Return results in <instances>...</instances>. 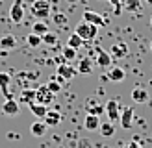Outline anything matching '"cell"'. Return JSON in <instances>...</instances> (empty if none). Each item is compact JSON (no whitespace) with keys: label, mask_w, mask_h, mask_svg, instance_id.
<instances>
[{"label":"cell","mask_w":152,"mask_h":148,"mask_svg":"<svg viewBox=\"0 0 152 148\" xmlns=\"http://www.w3.org/2000/svg\"><path fill=\"white\" fill-rule=\"evenodd\" d=\"M30 11L37 19H47L50 15V2L48 0H34L30 6Z\"/></svg>","instance_id":"cell-2"},{"label":"cell","mask_w":152,"mask_h":148,"mask_svg":"<svg viewBox=\"0 0 152 148\" xmlns=\"http://www.w3.org/2000/svg\"><path fill=\"white\" fill-rule=\"evenodd\" d=\"M61 56L67 59V61H69V59H74V57H76V50H74V48H71V46H67V44H65V48L61 50Z\"/></svg>","instance_id":"cell-31"},{"label":"cell","mask_w":152,"mask_h":148,"mask_svg":"<svg viewBox=\"0 0 152 148\" xmlns=\"http://www.w3.org/2000/svg\"><path fill=\"white\" fill-rule=\"evenodd\" d=\"M121 126H123L124 130H130L132 124H134V107H124L121 111Z\"/></svg>","instance_id":"cell-8"},{"label":"cell","mask_w":152,"mask_h":148,"mask_svg":"<svg viewBox=\"0 0 152 148\" xmlns=\"http://www.w3.org/2000/svg\"><path fill=\"white\" fill-rule=\"evenodd\" d=\"M111 61H113V57L110 54H106L104 50L100 48H96V63L102 67V69H108V67H111Z\"/></svg>","instance_id":"cell-14"},{"label":"cell","mask_w":152,"mask_h":148,"mask_svg":"<svg viewBox=\"0 0 152 148\" xmlns=\"http://www.w3.org/2000/svg\"><path fill=\"white\" fill-rule=\"evenodd\" d=\"M32 30H34V33H37V35H45L48 32V24L47 22H41V20H37L35 24L32 26Z\"/></svg>","instance_id":"cell-27"},{"label":"cell","mask_w":152,"mask_h":148,"mask_svg":"<svg viewBox=\"0 0 152 148\" xmlns=\"http://www.w3.org/2000/svg\"><path fill=\"white\" fill-rule=\"evenodd\" d=\"M47 87H48V89H50V91L54 93V94H58V93H61V83H59L58 80H50L48 83H47Z\"/></svg>","instance_id":"cell-30"},{"label":"cell","mask_w":152,"mask_h":148,"mask_svg":"<svg viewBox=\"0 0 152 148\" xmlns=\"http://www.w3.org/2000/svg\"><path fill=\"white\" fill-rule=\"evenodd\" d=\"M150 50H152V43H150Z\"/></svg>","instance_id":"cell-36"},{"label":"cell","mask_w":152,"mask_h":148,"mask_svg":"<svg viewBox=\"0 0 152 148\" xmlns=\"http://www.w3.org/2000/svg\"><path fill=\"white\" fill-rule=\"evenodd\" d=\"M150 24H152V20H150Z\"/></svg>","instance_id":"cell-37"},{"label":"cell","mask_w":152,"mask_h":148,"mask_svg":"<svg viewBox=\"0 0 152 148\" xmlns=\"http://www.w3.org/2000/svg\"><path fill=\"white\" fill-rule=\"evenodd\" d=\"M10 19L13 22H22V19H24V2L22 0H15V2L11 4V9H10Z\"/></svg>","instance_id":"cell-4"},{"label":"cell","mask_w":152,"mask_h":148,"mask_svg":"<svg viewBox=\"0 0 152 148\" xmlns=\"http://www.w3.org/2000/svg\"><path fill=\"white\" fill-rule=\"evenodd\" d=\"M35 102L43 104V106H48V104L54 102V93H52L47 85H39L35 89Z\"/></svg>","instance_id":"cell-3"},{"label":"cell","mask_w":152,"mask_h":148,"mask_svg":"<svg viewBox=\"0 0 152 148\" xmlns=\"http://www.w3.org/2000/svg\"><path fill=\"white\" fill-rule=\"evenodd\" d=\"M83 20L89 22V24H95V26H98V28L106 24L104 17H102L100 13H96V11H86V13H83Z\"/></svg>","instance_id":"cell-9"},{"label":"cell","mask_w":152,"mask_h":148,"mask_svg":"<svg viewBox=\"0 0 152 148\" xmlns=\"http://www.w3.org/2000/svg\"><path fill=\"white\" fill-rule=\"evenodd\" d=\"M86 109H87L89 115H96V117H100V115L104 113V106H102V104H98V100H95V98L87 100Z\"/></svg>","instance_id":"cell-11"},{"label":"cell","mask_w":152,"mask_h":148,"mask_svg":"<svg viewBox=\"0 0 152 148\" xmlns=\"http://www.w3.org/2000/svg\"><path fill=\"white\" fill-rule=\"evenodd\" d=\"M28 109L32 111V113H34L37 118H45V115L48 113V107H47V106H43V104H37V102L28 104Z\"/></svg>","instance_id":"cell-18"},{"label":"cell","mask_w":152,"mask_h":148,"mask_svg":"<svg viewBox=\"0 0 152 148\" xmlns=\"http://www.w3.org/2000/svg\"><path fill=\"white\" fill-rule=\"evenodd\" d=\"M121 11H123V4L115 6V15H121Z\"/></svg>","instance_id":"cell-33"},{"label":"cell","mask_w":152,"mask_h":148,"mask_svg":"<svg viewBox=\"0 0 152 148\" xmlns=\"http://www.w3.org/2000/svg\"><path fill=\"white\" fill-rule=\"evenodd\" d=\"M47 128L48 126L45 124V120H37V122H34L30 126V133H32L34 137H43L45 133H47Z\"/></svg>","instance_id":"cell-17"},{"label":"cell","mask_w":152,"mask_h":148,"mask_svg":"<svg viewBox=\"0 0 152 148\" xmlns=\"http://www.w3.org/2000/svg\"><path fill=\"white\" fill-rule=\"evenodd\" d=\"M108 2H110L113 7H115V6H119V4H121V0H108Z\"/></svg>","instance_id":"cell-34"},{"label":"cell","mask_w":152,"mask_h":148,"mask_svg":"<svg viewBox=\"0 0 152 148\" xmlns=\"http://www.w3.org/2000/svg\"><path fill=\"white\" fill-rule=\"evenodd\" d=\"M123 9H126V11H139L141 9V0H124Z\"/></svg>","instance_id":"cell-25"},{"label":"cell","mask_w":152,"mask_h":148,"mask_svg":"<svg viewBox=\"0 0 152 148\" xmlns=\"http://www.w3.org/2000/svg\"><path fill=\"white\" fill-rule=\"evenodd\" d=\"M41 37H43V43L48 44V46H56V44H58V37L54 33H50V32H47V33L41 35Z\"/></svg>","instance_id":"cell-28"},{"label":"cell","mask_w":152,"mask_h":148,"mask_svg":"<svg viewBox=\"0 0 152 148\" xmlns=\"http://www.w3.org/2000/svg\"><path fill=\"white\" fill-rule=\"evenodd\" d=\"M32 102H35V89H22L20 91V94H19V104H32Z\"/></svg>","instance_id":"cell-15"},{"label":"cell","mask_w":152,"mask_h":148,"mask_svg":"<svg viewBox=\"0 0 152 148\" xmlns=\"http://www.w3.org/2000/svg\"><path fill=\"white\" fill-rule=\"evenodd\" d=\"M17 46V39H15L13 35H4L2 39H0V50H11V48H15Z\"/></svg>","instance_id":"cell-21"},{"label":"cell","mask_w":152,"mask_h":148,"mask_svg":"<svg viewBox=\"0 0 152 148\" xmlns=\"http://www.w3.org/2000/svg\"><path fill=\"white\" fill-rule=\"evenodd\" d=\"M83 126H86L87 131H96L98 128H100V117L96 115H86V120H83Z\"/></svg>","instance_id":"cell-12"},{"label":"cell","mask_w":152,"mask_h":148,"mask_svg":"<svg viewBox=\"0 0 152 148\" xmlns=\"http://www.w3.org/2000/svg\"><path fill=\"white\" fill-rule=\"evenodd\" d=\"M74 32L78 33V35L82 37L83 41H93L95 37H96V33H98V26H95V24H89V22L82 20L80 24H76Z\"/></svg>","instance_id":"cell-1"},{"label":"cell","mask_w":152,"mask_h":148,"mask_svg":"<svg viewBox=\"0 0 152 148\" xmlns=\"http://www.w3.org/2000/svg\"><path fill=\"white\" fill-rule=\"evenodd\" d=\"M132 100L137 102V104H145L148 102V91L145 87H135L132 91Z\"/></svg>","instance_id":"cell-13"},{"label":"cell","mask_w":152,"mask_h":148,"mask_svg":"<svg viewBox=\"0 0 152 148\" xmlns=\"http://www.w3.org/2000/svg\"><path fill=\"white\" fill-rule=\"evenodd\" d=\"M26 43H28V44H30V46H32V48H37V46H39V44H43V37L32 32V33H30V35L26 37Z\"/></svg>","instance_id":"cell-26"},{"label":"cell","mask_w":152,"mask_h":148,"mask_svg":"<svg viewBox=\"0 0 152 148\" xmlns=\"http://www.w3.org/2000/svg\"><path fill=\"white\" fill-rule=\"evenodd\" d=\"M17 81H19L20 89H30V87H32V80H30L28 72H19L17 74Z\"/></svg>","instance_id":"cell-24"},{"label":"cell","mask_w":152,"mask_h":148,"mask_svg":"<svg viewBox=\"0 0 152 148\" xmlns=\"http://www.w3.org/2000/svg\"><path fill=\"white\" fill-rule=\"evenodd\" d=\"M110 56L113 59H121V57H126L128 56V44L126 43H113L111 48H110Z\"/></svg>","instance_id":"cell-7"},{"label":"cell","mask_w":152,"mask_h":148,"mask_svg":"<svg viewBox=\"0 0 152 148\" xmlns=\"http://www.w3.org/2000/svg\"><path fill=\"white\" fill-rule=\"evenodd\" d=\"M19 111H20V104L15 100V98H7V100L2 104V113L7 115V117L19 115Z\"/></svg>","instance_id":"cell-6"},{"label":"cell","mask_w":152,"mask_h":148,"mask_svg":"<svg viewBox=\"0 0 152 148\" xmlns=\"http://www.w3.org/2000/svg\"><path fill=\"white\" fill-rule=\"evenodd\" d=\"M147 4H150V6H152V0H147Z\"/></svg>","instance_id":"cell-35"},{"label":"cell","mask_w":152,"mask_h":148,"mask_svg":"<svg viewBox=\"0 0 152 148\" xmlns=\"http://www.w3.org/2000/svg\"><path fill=\"white\" fill-rule=\"evenodd\" d=\"M124 148H143V146H141V144L137 143V141H135V139H134V141H132V143H128V144H126Z\"/></svg>","instance_id":"cell-32"},{"label":"cell","mask_w":152,"mask_h":148,"mask_svg":"<svg viewBox=\"0 0 152 148\" xmlns=\"http://www.w3.org/2000/svg\"><path fill=\"white\" fill-rule=\"evenodd\" d=\"M124 78H126L124 69H121V67H111V69H110V74H108L110 81H123Z\"/></svg>","instance_id":"cell-19"},{"label":"cell","mask_w":152,"mask_h":148,"mask_svg":"<svg viewBox=\"0 0 152 148\" xmlns=\"http://www.w3.org/2000/svg\"><path fill=\"white\" fill-rule=\"evenodd\" d=\"M104 111H106V115H108L110 122H117L119 118H121V109H119L117 100H110V102L104 106Z\"/></svg>","instance_id":"cell-5"},{"label":"cell","mask_w":152,"mask_h":148,"mask_svg":"<svg viewBox=\"0 0 152 148\" xmlns=\"http://www.w3.org/2000/svg\"><path fill=\"white\" fill-rule=\"evenodd\" d=\"M83 43H86V41H83L82 37L74 32V33H71L69 39H67V46H71V48H74V50H80V48L83 46Z\"/></svg>","instance_id":"cell-22"},{"label":"cell","mask_w":152,"mask_h":148,"mask_svg":"<svg viewBox=\"0 0 152 148\" xmlns=\"http://www.w3.org/2000/svg\"><path fill=\"white\" fill-rule=\"evenodd\" d=\"M76 70L74 67H71L69 63H63V65H58V74L61 76L63 80H72L74 76H76Z\"/></svg>","instance_id":"cell-10"},{"label":"cell","mask_w":152,"mask_h":148,"mask_svg":"<svg viewBox=\"0 0 152 148\" xmlns=\"http://www.w3.org/2000/svg\"><path fill=\"white\" fill-rule=\"evenodd\" d=\"M98 131H100V135L102 137H111L113 133H115V126H113V122H104L100 124V128H98Z\"/></svg>","instance_id":"cell-23"},{"label":"cell","mask_w":152,"mask_h":148,"mask_svg":"<svg viewBox=\"0 0 152 148\" xmlns=\"http://www.w3.org/2000/svg\"><path fill=\"white\" fill-rule=\"evenodd\" d=\"M61 122V115L58 113V111H48L47 115H45V124L48 126V128H54Z\"/></svg>","instance_id":"cell-20"},{"label":"cell","mask_w":152,"mask_h":148,"mask_svg":"<svg viewBox=\"0 0 152 148\" xmlns=\"http://www.w3.org/2000/svg\"><path fill=\"white\" fill-rule=\"evenodd\" d=\"M76 70L80 74H91L93 72V61H91V57H82L78 65H76Z\"/></svg>","instance_id":"cell-16"},{"label":"cell","mask_w":152,"mask_h":148,"mask_svg":"<svg viewBox=\"0 0 152 148\" xmlns=\"http://www.w3.org/2000/svg\"><path fill=\"white\" fill-rule=\"evenodd\" d=\"M52 22L58 24V26H67V15H63V13H54V15H52Z\"/></svg>","instance_id":"cell-29"}]
</instances>
